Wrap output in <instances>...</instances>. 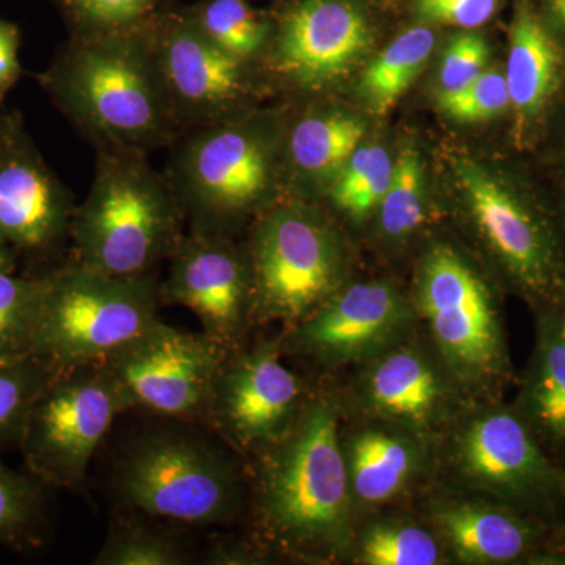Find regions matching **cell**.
<instances>
[{
	"instance_id": "6da1fadb",
	"label": "cell",
	"mask_w": 565,
	"mask_h": 565,
	"mask_svg": "<svg viewBox=\"0 0 565 565\" xmlns=\"http://www.w3.org/2000/svg\"><path fill=\"white\" fill-rule=\"evenodd\" d=\"M340 419L332 396L311 394L288 434L253 459L256 525L282 555L326 561L351 546L353 500Z\"/></svg>"
},
{
	"instance_id": "7a4b0ae2",
	"label": "cell",
	"mask_w": 565,
	"mask_h": 565,
	"mask_svg": "<svg viewBox=\"0 0 565 565\" xmlns=\"http://www.w3.org/2000/svg\"><path fill=\"white\" fill-rule=\"evenodd\" d=\"M43 82L96 151L150 154L182 134L148 21L125 31L74 33Z\"/></svg>"
},
{
	"instance_id": "3957f363",
	"label": "cell",
	"mask_w": 565,
	"mask_h": 565,
	"mask_svg": "<svg viewBox=\"0 0 565 565\" xmlns=\"http://www.w3.org/2000/svg\"><path fill=\"white\" fill-rule=\"evenodd\" d=\"M236 452L203 424L169 419L134 435L111 468L125 512L184 527L232 523L245 503Z\"/></svg>"
},
{
	"instance_id": "277c9868",
	"label": "cell",
	"mask_w": 565,
	"mask_h": 565,
	"mask_svg": "<svg viewBox=\"0 0 565 565\" xmlns=\"http://www.w3.org/2000/svg\"><path fill=\"white\" fill-rule=\"evenodd\" d=\"M273 118L243 114L188 129L170 147L167 181L193 232L236 237L273 207L282 169V131Z\"/></svg>"
},
{
	"instance_id": "5b68a950",
	"label": "cell",
	"mask_w": 565,
	"mask_h": 565,
	"mask_svg": "<svg viewBox=\"0 0 565 565\" xmlns=\"http://www.w3.org/2000/svg\"><path fill=\"white\" fill-rule=\"evenodd\" d=\"M184 212L148 154L96 151L87 199L74 211V262L111 277H141L169 259L184 236Z\"/></svg>"
},
{
	"instance_id": "8992f818",
	"label": "cell",
	"mask_w": 565,
	"mask_h": 565,
	"mask_svg": "<svg viewBox=\"0 0 565 565\" xmlns=\"http://www.w3.org/2000/svg\"><path fill=\"white\" fill-rule=\"evenodd\" d=\"M161 307L154 273L111 277L73 259L46 275L32 356L52 373L102 363L158 322Z\"/></svg>"
},
{
	"instance_id": "52a82bcc",
	"label": "cell",
	"mask_w": 565,
	"mask_h": 565,
	"mask_svg": "<svg viewBox=\"0 0 565 565\" xmlns=\"http://www.w3.org/2000/svg\"><path fill=\"white\" fill-rule=\"evenodd\" d=\"M255 321L296 326L345 278V250L332 223L300 200L275 203L252 225L247 243Z\"/></svg>"
},
{
	"instance_id": "ba28073f",
	"label": "cell",
	"mask_w": 565,
	"mask_h": 565,
	"mask_svg": "<svg viewBox=\"0 0 565 565\" xmlns=\"http://www.w3.org/2000/svg\"><path fill=\"white\" fill-rule=\"evenodd\" d=\"M416 311L463 392H489L503 382L509 355L500 308L486 278L452 245L435 243L424 252Z\"/></svg>"
},
{
	"instance_id": "9c48e42d",
	"label": "cell",
	"mask_w": 565,
	"mask_h": 565,
	"mask_svg": "<svg viewBox=\"0 0 565 565\" xmlns=\"http://www.w3.org/2000/svg\"><path fill=\"white\" fill-rule=\"evenodd\" d=\"M129 411L102 363L55 371L33 401L18 446L25 470L51 489H79L118 416Z\"/></svg>"
},
{
	"instance_id": "30bf717a",
	"label": "cell",
	"mask_w": 565,
	"mask_h": 565,
	"mask_svg": "<svg viewBox=\"0 0 565 565\" xmlns=\"http://www.w3.org/2000/svg\"><path fill=\"white\" fill-rule=\"evenodd\" d=\"M455 172L471 228L501 273L533 302L563 303L565 256L545 212L473 159H456Z\"/></svg>"
},
{
	"instance_id": "8fae6325",
	"label": "cell",
	"mask_w": 565,
	"mask_h": 565,
	"mask_svg": "<svg viewBox=\"0 0 565 565\" xmlns=\"http://www.w3.org/2000/svg\"><path fill=\"white\" fill-rule=\"evenodd\" d=\"M228 351L203 332H188L159 319L102 364L132 411L203 424Z\"/></svg>"
},
{
	"instance_id": "7c38bea8",
	"label": "cell",
	"mask_w": 565,
	"mask_h": 565,
	"mask_svg": "<svg viewBox=\"0 0 565 565\" xmlns=\"http://www.w3.org/2000/svg\"><path fill=\"white\" fill-rule=\"evenodd\" d=\"M282 355L281 340L244 341L226 353L203 426L236 455H263L288 434L310 399Z\"/></svg>"
},
{
	"instance_id": "4fadbf2b",
	"label": "cell",
	"mask_w": 565,
	"mask_h": 565,
	"mask_svg": "<svg viewBox=\"0 0 565 565\" xmlns=\"http://www.w3.org/2000/svg\"><path fill=\"white\" fill-rule=\"evenodd\" d=\"M456 422L446 459L467 489L509 508L545 505L565 494L564 471L545 456L522 416L487 407Z\"/></svg>"
},
{
	"instance_id": "5bb4252c",
	"label": "cell",
	"mask_w": 565,
	"mask_h": 565,
	"mask_svg": "<svg viewBox=\"0 0 565 565\" xmlns=\"http://www.w3.org/2000/svg\"><path fill=\"white\" fill-rule=\"evenodd\" d=\"M374 39L373 21L356 0H291L274 21L263 68L316 95L348 77Z\"/></svg>"
},
{
	"instance_id": "9a60e30c",
	"label": "cell",
	"mask_w": 565,
	"mask_h": 565,
	"mask_svg": "<svg viewBox=\"0 0 565 565\" xmlns=\"http://www.w3.org/2000/svg\"><path fill=\"white\" fill-rule=\"evenodd\" d=\"M169 262L161 303L191 310L202 332L225 348L243 344L256 322L247 244H237L233 236L189 230Z\"/></svg>"
},
{
	"instance_id": "2e32d148",
	"label": "cell",
	"mask_w": 565,
	"mask_h": 565,
	"mask_svg": "<svg viewBox=\"0 0 565 565\" xmlns=\"http://www.w3.org/2000/svg\"><path fill=\"white\" fill-rule=\"evenodd\" d=\"M148 32L182 132L247 114L253 63L212 43L188 13L152 17Z\"/></svg>"
},
{
	"instance_id": "e0dca14e",
	"label": "cell",
	"mask_w": 565,
	"mask_h": 565,
	"mask_svg": "<svg viewBox=\"0 0 565 565\" xmlns=\"http://www.w3.org/2000/svg\"><path fill=\"white\" fill-rule=\"evenodd\" d=\"M415 303L385 281L343 285L310 316L289 327L282 351L333 366L371 360L407 340Z\"/></svg>"
},
{
	"instance_id": "ac0fdd59",
	"label": "cell",
	"mask_w": 565,
	"mask_h": 565,
	"mask_svg": "<svg viewBox=\"0 0 565 565\" xmlns=\"http://www.w3.org/2000/svg\"><path fill=\"white\" fill-rule=\"evenodd\" d=\"M460 392L437 352L407 340L373 356L362 381L371 414L419 437L457 418Z\"/></svg>"
},
{
	"instance_id": "d6986e66",
	"label": "cell",
	"mask_w": 565,
	"mask_h": 565,
	"mask_svg": "<svg viewBox=\"0 0 565 565\" xmlns=\"http://www.w3.org/2000/svg\"><path fill=\"white\" fill-rule=\"evenodd\" d=\"M76 206L21 136L0 145V237L22 252H46L70 236Z\"/></svg>"
},
{
	"instance_id": "ffe728a7",
	"label": "cell",
	"mask_w": 565,
	"mask_h": 565,
	"mask_svg": "<svg viewBox=\"0 0 565 565\" xmlns=\"http://www.w3.org/2000/svg\"><path fill=\"white\" fill-rule=\"evenodd\" d=\"M441 544L467 564H505L525 555L537 531L509 505L478 498H452L433 505Z\"/></svg>"
},
{
	"instance_id": "44dd1931",
	"label": "cell",
	"mask_w": 565,
	"mask_h": 565,
	"mask_svg": "<svg viewBox=\"0 0 565 565\" xmlns=\"http://www.w3.org/2000/svg\"><path fill=\"white\" fill-rule=\"evenodd\" d=\"M419 435L403 427H366L343 441L353 505L388 503L422 475Z\"/></svg>"
},
{
	"instance_id": "7402d4cb",
	"label": "cell",
	"mask_w": 565,
	"mask_h": 565,
	"mask_svg": "<svg viewBox=\"0 0 565 565\" xmlns=\"http://www.w3.org/2000/svg\"><path fill=\"white\" fill-rule=\"evenodd\" d=\"M563 55L531 0H516L505 65L511 107L520 126L535 120L559 87Z\"/></svg>"
},
{
	"instance_id": "603a6c76",
	"label": "cell",
	"mask_w": 565,
	"mask_h": 565,
	"mask_svg": "<svg viewBox=\"0 0 565 565\" xmlns=\"http://www.w3.org/2000/svg\"><path fill=\"white\" fill-rule=\"evenodd\" d=\"M363 136L362 120L344 111H305L282 129V170L291 173L297 185L330 188Z\"/></svg>"
},
{
	"instance_id": "cb8c5ba5",
	"label": "cell",
	"mask_w": 565,
	"mask_h": 565,
	"mask_svg": "<svg viewBox=\"0 0 565 565\" xmlns=\"http://www.w3.org/2000/svg\"><path fill=\"white\" fill-rule=\"evenodd\" d=\"M523 404L530 426L565 441V313L542 318Z\"/></svg>"
},
{
	"instance_id": "d4e9b609",
	"label": "cell",
	"mask_w": 565,
	"mask_h": 565,
	"mask_svg": "<svg viewBox=\"0 0 565 565\" xmlns=\"http://www.w3.org/2000/svg\"><path fill=\"white\" fill-rule=\"evenodd\" d=\"M170 523L132 512L110 523L93 565H185L195 559L192 546Z\"/></svg>"
},
{
	"instance_id": "484cf974",
	"label": "cell",
	"mask_w": 565,
	"mask_h": 565,
	"mask_svg": "<svg viewBox=\"0 0 565 565\" xmlns=\"http://www.w3.org/2000/svg\"><path fill=\"white\" fill-rule=\"evenodd\" d=\"M437 43L429 24L414 25L397 35L377 57L367 63L360 92L375 115H385L414 84Z\"/></svg>"
},
{
	"instance_id": "4316f807",
	"label": "cell",
	"mask_w": 565,
	"mask_h": 565,
	"mask_svg": "<svg viewBox=\"0 0 565 565\" xmlns=\"http://www.w3.org/2000/svg\"><path fill=\"white\" fill-rule=\"evenodd\" d=\"M188 14L212 43L244 62L263 61L273 39L274 21L245 0H206Z\"/></svg>"
},
{
	"instance_id": "83f0119b",
	"label": "cell",
	"mask_w": 565,
	"mask_h": 565,
	"mask_svg": "<svg viewBox=\"0 0 565 565\" xmlns=\"http://www.w3.org/2000/svg\"><path fill=\"white\" fill-rule=\"evenodd\" d=\"M50 490L28 470H11L0 459V545L24 552L43 544Z\"/></svg>"
},
{
	"instance_id": "f1b7e54d",
	"label": "cell",
	"mask_w": 565,
	"mask_h": 565,
	"mask_svg": "<svg viewBox=\"0 0 565 565\" xmlns=\"http://www.w3.org/2000/svg\"><path fill=\"white\" fill-rule=\"evenodd\" d=\"M433 531L382 520L364 527L356 542L360 563L366 565H435L444 563V546Z\"/></svg>"
},
{
	"instance_id": "f546056e",
	"label": "cell",
	"mask_w": 565,
	"mask_h": 565,
	"mask_svg": "<svg viewBox=\"0 0 565 565\" xmlns=\"http://www.w3.org/2000/svg\"><path fill=\"white\" fill-rule=\"evenodd\" d=\"M394 162L379 145H360L329 188L334 206L363 221L381 206L392 182Z\"/></svg>"
},
{
	"instance_id": "4dcf8cb0",
	"label": "cell",
	"mask_w": 565,
	"mask_h": 565,
	"mask_svg": "<svg viewBox=\"0 0 565 565\" xmlns=\"http://www.w3.org/2000/svg\"><path fill=\"white\" fill-rule=\"evenodd\" d=\"M44 277H17L0 273V360H22L32 356Z\"/></svg>"
},
{
	"instance_id": "1f68e13d",
	"label": "cell",
	"mask_w": 565,
	"mask_h": 565,
	"mask_svg": "<svg viewBox=\"0 0 565 565\" xmlns=\"http://www.w3.org/2000/svg\"><path fill=\"white\" fill-rule=\"evenodd\" d=\"M377 211L381 232L390 241L408 239L426 222L423 161L415 148H405L394 161L392 182Z\"/></svg>"
},
{
	"instance_id": "d6a6232c",
	"label": "cell",
	"mask_w": 565,
	"mask_h": 565,
	"mask_svg": "<svg viewBox=\"0 0 565 565\" xmlns=\"http://www.w3.org/2000/svg\"><path fill=\"white\" fill-rule=\"evenodd\" d=\"M52 371L39 360H0V459L20 446L33 401Z\"/></svg>"
},
{
	"instance_id": "836d02e7",
	"label": "cell",
	"mask_w": 565,
	"mask_h": 565,
	"mask_svg": "<svg viewBox=\"0 0 565 565\" xmlns=\"http://www.w3.org/2000/svg\"><path fill=\"white\" fill-rule=\"evenodd\" d=\"M74 33L125 31L154 17L159 0H61Z\"/></svg>"
},
{
	"instance_id": "e575fe53",
	"label": "cell",
	"mask_w": 565,
	"mask_h": 565,
	"mask_svg": "<svg viewBox=\"0 0 565 565\" xmlns=\"http://www.w3.org/2000/svg\"><path fill=\"white\" fill-rule=\"evenodd\" d=\"M440 109L457 121H482L511 107L504 73L486 70L470 84L452 93H440Z\"/></svg>"
},
{
	"instance_id": "d590c367",
	"label": "cell",
	"mask_w": 565,
	"mask_h": 565,
	"mask_svg": "<svg viewBox=\"0 0 565 565\" xmlns=\"http://www.w3.org/2000/svg\"><path fill=\"white\" fill-rule=\"evenodd\" d=\"M489 43L481 33L462 32L446 44L440 63V93H452L470 84L489 63Z\"/></svg>"
},
{
	"instance_id": "8d00e7d4",
	"label": "cell",
	"mask_w": 565,
	"mask_h": 565,
	"mask_svg": "<svg viewBox=\"0 0 565 565\" xmlns=\"http://www.w3.org/2000/svg\"><path fill=\"white\" fill-rule=\"evenodd\" d=\"M501 0H412V11L418 22L429 25H452L471 29L487 24Z\"/></svg>"
},
{
	"instance_id": "74e56055",
	"label": "cell",
	"mask_w": 565,
	"mask_h": 565,
	"mask_svg": "<svg viewBox=\"0 0 565 565\" xmlns=\"http://www.w3.org/2000/svg\"><path fill=\"white\" fill-rule=\"evenodd\" d=\"M20 32L17 25L0 21V99L20 77Z\"/></svg>"
},
{
	"instance_id": "f35d334b",
	"label": "cell",
	"mask_w": 565,
	"mask_h": 565,
	"mask_svg": "<svg viewBox=\"0 0 565 565\" xmlns=\"http://www.w3.org/2000/svg\"><path fill=\"white\" fill-rule=\"evenodd\" d=\"M264 555L258 546H248L244 542L228 537H211L204 546L202 563L210 565H233L256 563Z\"/></svg>"
},
{
	"instance_id": "ab89813d",
	"label": "cell",
	"mask_w": 565,
	"mask_h": 565,
	"mask_svg": "<svg viewBox=\"0 0 565 565\" xmlns=\"http://www.w3.org/2000/svg\"><path fill=\"white\" fill-rule=\"evenodd\" d=\"M548 20L565 31V0H542Z\"/></svg>"
},
{
	"instance_id": "60d3db41",
	"label": "cell",
	"mask_w": 565,
	"mask_h": 565,
	"mask_svg": "<svg viewBox=\"0 0 565 565\" xmlns=\"http://www.w3.org/2000/svg\"><path fill=\"white\" fill-rule=\"evenodd\" d=\"M14 267L13 248L0 237V273H14Z\"/></svg>"
},
{
	"instance_id": "b9f144b4",
	"label": "cell",
	"mask_w": 565,
	"mask_h": 565,
	"mask_svg": "<svg viewBox=\"0 0 565 565\" xmlns=\"http://www.w3.org/2000/svg\"><path fill=\"white\" fill-rule=\"evenodd\" d=\"M13 131V126H11L10 122L0 115V143H2L3 140L9 139L10 134Z\"/></svg>"
},
{
	"instance_id": "7bdbcfd3",
	"label": "cell",
	"mask_w": 565,
	"mask_h": 565,
	"mask_svg": "<svg viewBox=\"0 0 565 565\" xmlns=\"http://www.w3.org/2000/svg\"><path fill=\"white\" fill-rule=\"evenodd\" d=\"M3 141H6V140H3ZM3 141H2V143H3ZM2 143H0V145H2Z\"/></svg>"
}]
</instances>
